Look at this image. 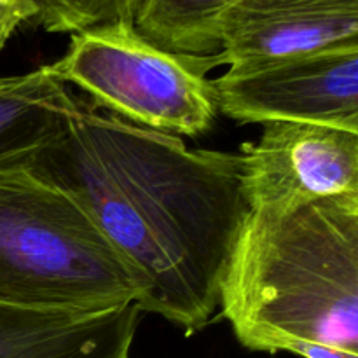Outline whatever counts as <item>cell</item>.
<instances>
[{"mask_svg": "<svg viewBox=\"0 0 358 358\" xmlns=\"http://www.w3.org/2000/svg\"><path fill=\"white\" fill-rule=\"evenodd\" d=\"M27 159L69 189L143 276L142 313L187 336L208 325L250 215L240 152L189 149L79 100L62 135Z\"/></svg>", "mask_w": 358, "mask_h": 358, "instance_id": "6da1fadb", "label": "cell"}, {"mask_svg": "<svg viewBox=\"0 0 358 358\" xmlns=\"http://www.w3.org/2000/svg\"><path fill=\"white\" fill-rule=\"evenodd\" d=\"M219 306L250 352L358 358V194L282 217L250 212Z\"/></svg>", "mask_w": 358, "mask_h": 358, "instance_id": "7a4b0ae2", "label": "cell"}, {"mask_svg": "<svg viewBox=\"0 0 358 358\" xmlns=\"http://www.w3.org/2000/svg\"><path fill=\"white\" fill-rule=\"evenodd\" d=\"M143 276L66 187L24 159L0 164V308L98 313L136 304Z\"/></svg>", "mask_w": 358, "mask_h": 358, "instance_id": "3957f363", "label": "cell"}, {"mask_svg": "<svg viewBox=\"0 0 358 358\" xmlns=\"http://www.w3.org/2000/svg\"><path fill=\"white\" fill-rule=\"evenodd\" d=\"M219 55H173L114 23L72 34L69 49L49 69L76 84L110 114L154 131L198 136L215 121L217 98L208 72Z\"/></svg>", "mask_w": 358, "mask_h": 358, "instance_id": "277c9868", "label": "cell"}, {"mask_svg": "<svg viewBox=\"0 0 358 358\" xmlns=\"http://www.w3.org/2000/svg\"><path fill=\"white\" fill-rule=\"evenodd\" d=\"M213 87L219 114L241 124L310 122L358 133V45L229 66Z\"/></svg>", "mask_w": 358, "mask_h": 358, "instance_id": "5b68a950", "label": "cell"}, {"mask_svg": "<svg viewBox=\"0 0 358 358\" xmlns=\"http://www.w3.org/2000/svg\"><path fill=\"white\" fill-rule=\"evenodd\" d=\"M241 192L252 213L282 217L358 194V133L310 122H264L240 147Z\"/></svg>", "mask_w": 358, "mask_h": 358, "instance_id": "8992f818", "label": "cell"}, {"mask_svg": "<svg viewBox=\"0 0 358 358\" xmlns=\"http://www.w3.org/2000/svg\"><path fill=\"white\" fill-rule=\"evenodd\" d=\"M220 65L358 45V0H240L222 20Z\"/></svg>", "mask_w": 358, "mask_h": 358, "instance_id": "52a82bcc", "label": "cell"}, {"mask_svg": "<svg viewBox=\"0 0 358 358\" xmlns=\"http://www.w3.org/2000/svg\"><path fill=\"white\" fill-rule=\"evenodd\" d=\"M136 304L98 313H34L0 308V358H129Z\"/></svg>", "mask_w": 358, "mask_h": 358, "instance_id": "ba28073f", "label": "cell"}, {"mask_svg": "<svg viewBox=\"0 0 358 358\" xmlns=\"http://www.w3.org/2000/svg\"><path fill=\"white\" fill-rule=\"evenodd\" d=\"M79 100L49 65L0 77V164L24 159L58 138Z\"/></svg>", "mask_w": 358, "mask_h": 358, "instance_id": "9c48e42d", "label": "cell"}, {"mask_svg": "<svg viewBox=\"0 0 358 358\" xmlns=\"http://www.w3.org/2000/svg\"><path fill=\"white\" fill-rule=\"evenodd\" d=\"M240 0H138L136 34L173 55L213 56L222 48L220 27Z\"/></svg>", "mask_w": 358, "mask_h": 358, "instance_id": "30bf717a", "label": "cell"}, {"mask_svg": "<svg viewBox=\"0 0 358 358\" xmlns=\"http://www.w3.org/2000/svg\"><path fill=\"white\" fill-rule=\"evenodd\" d=\"M38 14L31 21L49 34H76L101 24L135 21L138 0H35Z\"/></svg>", "mask_w": 358, "mask_h": 358, "instance_id": "8fae6325", "label": "cell"}, {"mask_svg": "<svg viewBox=\"0 0 358 358\" xmlns=\"http://www.w3.org/2000/svg\"><path fill=\"white\" fill-rule=\"evenodd\" d=\"M38 14L35 0H0V51L21 23L34 21Z\"/></svg>", "mask_w": 358, "mask_h": 358, "instance_id": "7c38bea8", "label": "cell"}]
</instances>
